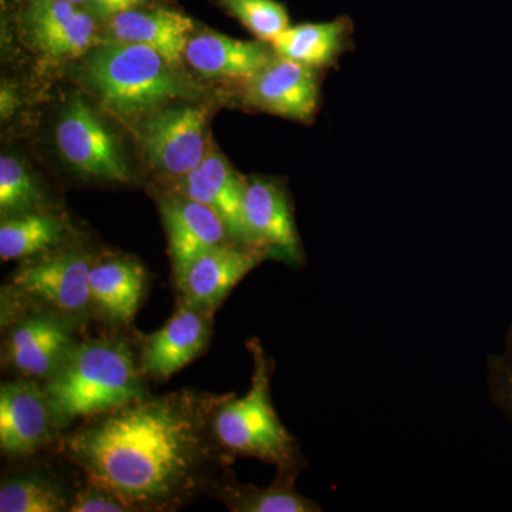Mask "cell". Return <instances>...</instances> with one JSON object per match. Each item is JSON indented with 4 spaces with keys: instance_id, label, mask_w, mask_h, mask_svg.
I'll use <instances>...</instances> for the list:
<instances>
[{
    "instance_id": "obj_1",
    "label": "cell",
    "mask_w": 512,
    "mask_h": 512,
    "mask_svg": "<svg viewBox=\"0 0 512 512\" xmlns=\"http://www.w3.org/2000/svg\"><path fill=\"white\" fill-rule=\"evenodd\" d=\"M227 397L180 390L144 396L64 434L59 451L87 481L130 511H170L208 490L231 464L218 443L214 414Z\"/></svg>"
},
{
    "instance_id": "obj_2",
    "label": "cell",
    "mask_w": 512,
    "mask_h": 512,
    "mask_svg": "<svg viewBox=\"0 0 512 512\" xmlns=\"http://www.w3.org/2000/svg\"><path fill=\"white\" fill-rule=\"evenodd\" d=\"M144 373L120 339L76 342L42 384L57 430L114 412L147 396Z\"/></svg>"
},
{
    "instance_id": "obj_3",
    "label": "cell",
    "mask_w": 512,
    "mask_h": 512,
    "mask_svg": "<svg viewBox=\"0 0 512 512\" xmlns=\"http://www.w3.org/2000/svg\"><path fill=\"white\" fill-rule=\"evenodd\" d=\"M175 67L150 47L107 40L90 50L83 76L104 109L137 120L190 96Z\"/></svg>"
},
{
    "instance_id": "obj_4",
    "label": "cell",
    "mask_w": 512,
    "mask_h": 512,
    "mask_svg": "<svg viewBox=\"0 0 512 512\" xmlns=\"http://www.w3.org/2000/svg\"><path fill=\"white\" fill-rule=\"evenodd\" d=\"M254 359L251 387L244 397L227 394L214 414L218 443L231 456L252 457L274 464L276 484L293 485L303 468L301 447L275 412L271 394L272 360L261 342L251 339Z\"/></svg>"
},
{
    "instance_id": "obj_5",
    "label": "cell",
    "mask_w": 512,
    "mask_h": 512,
    "mask_svg": "<svg viewBox=\"0 0 512 512\" xmlns=\"http://www.w3.org/2000/svg\"><path fill=\"white\" fill-rule=\"evenodd\" d=\"M92 266V258L82 252L43 256L16 271L8 291L33 311L52 313L74 325L92 309Z\"/></svg>"
},
{
    "instance_id": "obj_6",
    "label": "cell",
    "mask_w": 512,
    "mask_h": 512,
    "mask_svg": "<svg viewBox=\"0 0 512 512\" xmlns=\"http://www.w3.org/2000/svg\"><path fill=\"white\" fill-rule=\"evenodd\" d=\"M56 144L64 160L86 177L109 183H128V170L119 141L96 111L73 99L57 121Z\"/></svg>"
},
{
    "instance_id": "obj_7",
    "label": "cell",
    "mask_w": 512,
    "mask_h": 512,
    "mask_svg": "<svg viewBox=\"0 0 512 512\" xmlns=\"http://www.w3.org/2000/svg\"><path fill=\"white\" fill-rule=\"evenodd\" d=\"M141 141L148 161L157 171L183 178L210 151L207 114L192 104L164 107L146 117Z\"/></svg>"
},
{
    "instance_id": "obj_8",
    "label": "cell",
    "mask_w": 512,
    "mask_h": 512,
    "mask_svg": "<svg viewBox=\"0 0 512 512\" xmlns=\"http://www.w3.org/2000/svg\"><path fill=\"white\" fill-rule=\"evenodd\" d=\"M244 221L247 244L268 258L299 265L303 259L301 239L293 217L288 191L279 181L252 177L245 184Z\"/></svg>"
},
{
    "instance_id": "obj_9",
    "label": "cell",
    "mask_w": 512,
    "mask_h": 512,
    "mask_svg": "<svg viewBox=\"0 0 512 512\" xmlns=\"http://www.w3.org/2000/svg\"><path fill=\"white\" fill-rule=\"evenodd\" d=\"M320 72L275 55L244 82L245 103L284 119L311 123L319 110Z\"/></svg>"
},
{
    "instance_id": "obj_10",
    "label": "cell",
    "mask_w": 512,
    "mask_h": 512,
    "mask_svg": "<svg viewBox=\"0 0 512 512\" xmlns=\"http://www.w3.org/2000/svg\"><path fill=\"white\" fill-rule=\"evenodd\" d=\"M266 258L259 249L237 241L210 249L175 279L181 302L214 315L228 293Z\"/></svg>"
},
{
    "instance_id": "obj_11",
    "label": "cell",
    "mask_w": 512,
    "mask_h": 512,
    "mask_svg": "<svg viewBox=\"0 0 512 512\" xmlns=\"http://www.w3.org/2000/svg\"><path fill=\"white\" fill-rule=\"evenodd\" d=\"M43 386L20 377L0 387V450L9 457H28L57 433Z\"/></svg>"
},
{
    "instance_id": "obj_12",
    "label": "cell",
    "mask_w": 512,
    "mask_h": 512,
    "mask_svg": "<svg viewBox=\"0 0 512 512\" xmlns=\"http://www.w3.org/2000/svg\"><path fill=\"white\" fill-rule=\"evenodd\" d=\"M69 320L33 311L10 325L5 359L20 377L46 380L60 365L76 340Z\"/></svg>"
},
{
    "instance_id": "obj_13",
    "label": "cell",
    "mask_w": 512,
    "mask_h": 512,
    "mask_svg": "<svg viewBox=\"0 0 512 512\" xmlns=\"http://www.w3.org/2000/svg\"><path fill=\"white\" fill-rule=\"evenodd\" d=\"M212 316L181 302L171 319L148 336L141 356L144 376L170 379L207 349L212 332Z\"/></svg>"
},
{
    "instance_id": "obj_14",
    "label": "cell",
    "mask_w": 512,
    "mask_h": 512,
    "mask_svg": "<svg viewBox=\"0 0 512 512\" xmlns=\"http://www.w3.org/2000/svg\"><path fill=\"white\" fill-rule=\"evenodd\" d=\"M22 23L32 46L50 57L83 56L96 43L92 16L69 0H28Z\"/></svg>"
},
{
    "instance_id": "obj_15",
    "label": "cell",
    "mask_w": 512,
    "mask_h": 512,
    "mask_svg": "<svg viewBox=\"0 0 512 512\" xmlns=\"http://www.w3.org/2000/svg\"><path fill=\"white\" fill-rule=\"evenodd\" d=\"M161 214L175 279L180 278L194 259L232 239L224 220L214 210L191 198H167L161 204Z\"/></svg>"
},
{
    "instance_id": "obj_16",
    "label": "cell",
    "mask_w": 512,
    "mask_h": 512,
    "mask_svg": "<svg viewBox=\"0 0 512 512\" xmlns=\"http://www.w3.org/2000/svg\"><path fill=\"white\" fill-rule=\"evenodd\" d=\"M247 180L234 170L227 158L211 146L194 170L181 178V195L207 205L217 212L232 239L247 244L244 195ZM248 245V244H247Z\"/></svg>"
},
{
    "instance_id": "obj_17",
    "label": "cell",
    "mask_w": 512,
    "mask_h": 512,
    "mask_svg": "<svg viewBox=\"0 0 512 512\" xmlns=\"http://www.w3.org/2000/svg\"><path fill=\"white\" fill-rule=\"evenodd\" d=\"M192 30L194 23L188 16L168 9L127 10L107 25L109 40L150 47L175 66L184 59Z\"/></svg>"
},
{
    "instance_id": "obj_18",
    "label": "cell",
    "mask_w": 512,
    "mask_h": 512,
    "mask_svg": "<svg viewBox=\"0 0 512 512\" xmlns=\"http://www.w3.org/2000/svg\"><path fill=\"white\" fill-rule=\"evenodd\" d=\"M275 56L271 43L237 40L218 33L192 36L184 59L192 69L210 77L247 82Z\"/></svg>"
},
{
    "instance_id": "obj_19",
    "label": "cell",
    "mask_w": 512,
    "mask_h": 512,
    "mask_svg": "<svg viewBox=\"0 0 512 512\" xmlns=\"http://www.w3.org/2000/svg\"><path fill=\"white\" fill-rule=\"evenodd\" d=\"M146 284V271L134 259L114 256L93 262L90 271L92 309L111 323L126 325L140 308Z\"/></svg>"
},
{
    "instance_id": "obj_20",
    "label": "cell",
    "mask_w": 512,
    "mask_h": 512,
    "mask_svg": "<svg viewBox=\"0 0 512 512\" xmlns=\"http://www.w3.org/2000/svg\"><path fill=\"white\" fill-rule=\"evenodd\" d=\"M353 23L343 16L330 22L289 26L271 42L275 55L312 69L335 66L352 47Z\"/></svg>"
},
{
    "instance_id": "obj_21",
    "label": "cell",
    "mask_w": 512,
    "mask_h": 512,
    "mask_svg": "<svg viewBox=\"0 0 512 512\" xmlns=\"http://www.w3.org/2000/svg\"><path fill=\"white\" fill-rule=\"evenodd\" d=\"M73 494L50 474L16 471L0 485V511L69 512Z\"/></svg>"
},
{
    "instance_id": "obj_22",
    "label": "cell",
    "mask_w": 512,
    "mask_h": 512,
    "mask_svg": "<svg viewBox=\"0 0 512 512\" xmlns=\"http://www.w3.org/2000/svg\"><path fill=\"white\" fill-rule=\"evenodd\" d=\"M64 227L59 218L43 212H26L3 218L0 225V258L2 261L32 258L59 244Z\"/></svg>"
},
{
    "instance_id": "obj_23",
    "label": "cell",
    "mask_w": 512,
    "mask_h": 512,
    "mask_svg": "<svg viewBox=\"0 0 512 512\" xmlns=\"http://www.w3.org/2000/svg\"><path fill=\"white\" fill-rule=\"evenodd\" d=\"M222 503L234 512H315L320 507L315 501L293 490V485L274 484L259 488L241 484L234 477L220 478L212 484Z\"/></svg>"
},
{
    "instance_id": "obj_24",
    "label": "cell",
    "mask_w": 512,
    "mask_h": 512,
    "mask_svg": "<svg viewBox=\"0 0 512 512\" xmlns=\"http://www.w3.org/2000/svg\"><path fill=\"white\" fill-rule=\"evenodd\" d=\"M42 191L28 168L18 158L0 157V212L2 218L36 211L42 202Z\"/></svg>"
},
{
    "instance_id": "obj_25",
    "label": "cell",
    "mask_w": 512,
    "mask_h": 512,
    "mask_svg": "<svg viewBox=\"0 0 512 512\" xmlns=\"http://www.w3.org/2000/svg\"><path fill=\"white\" fill-rule=\"evenodd\" d=\"M221 5L262 42L271 43L291 26L288 10L276 0H221Z\"/></svg>"
},
{
    "instance_id": "obj_26",
    "label": "cell",
    "mask_w": 512,
    "mask_h": 512,
    "mask_svg": "<svg viewBox=\"0 0 512 512\" xmlns=\"http://www.w3.org/2000/svg\"><path fill=\"white\" fill-rule=\"evenodd\" d=\"M69 512H130V508L110 491L87 481L86 487L73 494Z\"/></svg>"
},
{
    "instance_id": "obj_27",
    "label": "cell",
    "mask_w": 512,
    "mask_h": 512,
    "mask_svg": "<svg viewBox=\"0 0 512 512\" xmlns=\"http://www.w3.org/2000/svg\"><path fill=\"white\" fill-rule=\"evenodd\" d=\"M147 0H87L86 5L92 15L101 19H111L119 13L140 8Z\"/></svg>"
},
{
    "instance_id": "obj_28",
    "label": "cell",
    "mask_w": 512,
    "mask_h": 512,
    "mask_svg": "<svg viewBox=\"0 0 512 512\" xmlns=\"http://www.w3.org/2000/svg\"><path fill=\"white\" fill-rule=\"evenodd\" d=\"M0 99H2V116L6 117L9 116L10 113H12L13 109H15L16 106V100L15 97H13V93L10 92L8 87H3L2 89V96H0Z\"/></svg>"
},
{
    "instance_id": "obj_29",
    "label": "cell",
    "mask_w": 512,
    "mask_h": 512,
    "mask_svg": "<svg viewBox=\"0 0 512 512\" xmlns=\"http://www.w3.org/2000/svg\"><path fill=\"white\" fill-rule=\"evenodd\" d=\"M69 2H72L73 5H82V3H86L87 0H69Z\"/></svg>"
}]
</instances>
